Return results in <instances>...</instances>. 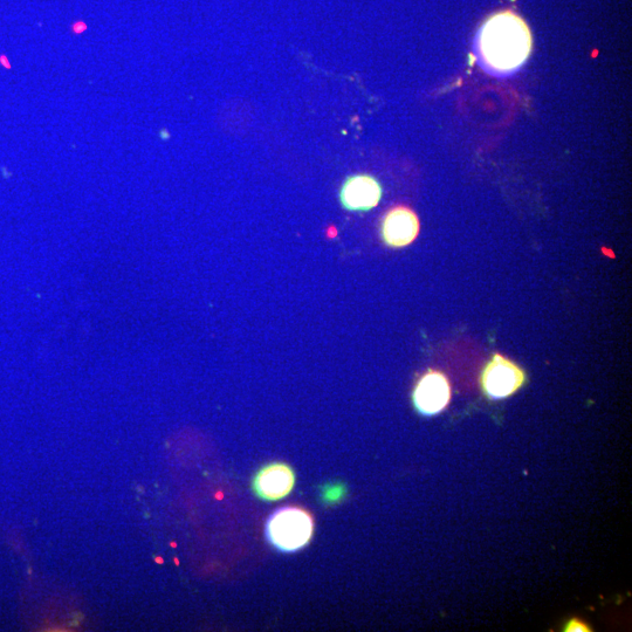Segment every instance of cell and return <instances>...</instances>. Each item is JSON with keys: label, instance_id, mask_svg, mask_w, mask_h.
Segmentation results:
<instances>
[{"label": "cell", "instance_id": "1", "mask_svg": "<svg viewBox=\"0 0 632 632\" xmlns=\"http://www.w3.org/2000/svg\"><path fill=\"white\" fill-rule=\"evenodd\" d=\"M532 45L525 20L511 11L499 12L480 27L476 40L478 63L496 77H507L526 63Z\"/></svg>", "mask_w": 632, "mask_h": 632}, {"label": "cell", "instance_id": "2", "mask_svg": "<svg viewBox=\"0 0 632 632\" xmlns=\"http://www.w3.org/2000/svg\"><path fill=\"white\" fill-rule=\"evenodd\" d=\"M314 532L312 515L304 508L284 507L267 522L266 533L271 544L281 552L300 551L311 541Z\"/></svg>", "mask_w": 632, "mask_h": 632}, {"label": "cell", "instance_id": "3", "mask_svg": "<svg viewBox=\"0 0 632 632\" xmlns=\"http://www.w3.org/2000/svg\"><path fill=\"white\" fill-rule=\"evenodd\" d=\"M525 382L524 369L500 354L493 355L480 377L484 394L491 400H504L514 395Z\"/></svg>", "mask_w": 632, "mask_h": 632}, {"label": "cell", "instance_id": "4", "mask_svg": "<svg viewBox=\"0 0 632 632\" xmlns=\"http://www.w3.org/2000/svg\"><path fill=\"white\" fill-rule=\"evenodd\" d=\"M451 396L448 376L438 370L430 369L419 377L412 391V403L419 414L435 416L449 407Z\"/></svg>", "mask_w": 632, "mask_h": 632}, {"label": "cell", "instance_id": "5", "mask_svg": "<svg viewBox=\"0 0 632 632\" xmlns=\"http://www.w3.org/2000/svg\"><path fill=\"white\" fill-rule=\"evenodd\" d=\"M382 195L381 183L368 174L348 176L339 192L342 208L350 212L373 210L381 202Z\"/></svg>", "mask_w": 632, "mask_h": 632}, {"label": "cell", "instance_id": "6", "mask_svg": "<svg viewBox=\"0 0 632 632\" xmlns=\"http://www.w3.org/2000/svg\"><path fill=\"white\" fill-rule=\"evenodd\" d=\"M419 231H421L419 218L408 206L396 205L382 218V242L391 249H402L414 243Z\"/></svg>", "mask_w": 632, "mask_h": 632}, {"label": "cell", "instance_id": "7", "mask_svg": "<svg viewBox=\"0 0 632 632\" xmlns=\"http://www.w3.org/2000/svg\"><path fill=\"white\" fill-rule=\"evenodd\" d=\"M295 474L290 466L273 463L261 469L253 482L257 496L267 501L284 499L293 490Z\"/></svg>", "mask_w": 632, "mask_h": 632}, {"label": "cell", "instance_id": "8", "mask_svg": "<svg viewBox=\"0 0 632 632\" xmlns=\"http://www.w3.org/2000/svg\"><path fill=\"white\" fill-rule=\"evenodd\" d=\"M346 496V489L342 485H328L322 492V497L327 504L339 503Z\"/></svg>", "mask_w": 632, "mask_h": 632}, {"label": "cell", "instance_id": "9", "mask_svg": "<svg viewBox=\"0 0 632 632\" xmlns=\"http://www.w3.org/2000/svg\"><path fill=\"white\" fill-rule=\"evenodd\" d=\"M563 631L590 632V631H593V629L592 627H590V625L587 622L583 621L582 618L573 617V618H570V620L566 623L565 629H563Z\"/></svg>", "mask_w": 632, "mask_h": 632}]
</instances>
